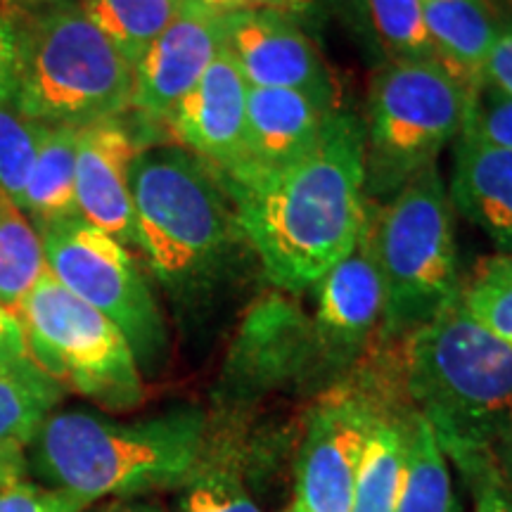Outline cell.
Here are the masks:
<instances>
[{
	"label": "cell",
	"instance_id": "6da1fadb",
	"mask_svg": "<svg viewBox=\"0 0 512 512\" xmlns=\"http://www.w3.org/2000/svg\"><path fill=\"white\" fill-rule=\"evenodd\" d=\"M226 190L268 283L283 292L316 287L366 226L361 121L339 110L297 162L228 183Z\"/></svg>",
	"mask_w": 512,
	"mask_h": 512
},
{
	"label": "cell",
	"instance_id": "7a4b0ae2",
	"mask_svg": "<svg viewBox=\"0 0 512 512\" xmlns=\"http://www.w3.org/2000/svg\"><path fill=\"white\" fill-rule=\"evenodd\" d=\"M403 380L448 463L491 489L496 446L512 427V347L456 297L406 337Z\"/></svg>",
	"mask_w": 512,
	"mask_h": 512
},
{
	"label": "cell",
	"instance_id": "3957f363",
	"mask_svg": "<svg viewBox=\"0 0 512 512\" xmlns=\"http://www.w3.org/2000/svg\"><path fill=\"white\" fill-rule=\"evenodd\" d=\"M209 420L200 408L114 420L91 411H53L31 441V465L53 489L86 503L178 489L200 458Z\"/></svg>",
	"mask_w": 512,
	"mask_h": 512
},
{
	"label": "cell",
	"instance_id": "277c9868",
	"mask_svg": "<svg viewBox=\"0 0 512 512\" xmlns=\"http://www.w3.org/2000/svg\"><path fill=\"white\" fill-rule=\"evenodd\" d=\"M131 197L136 249L159 283L181 299L214 290L245 240L221 176L183 147L155 143L133 162Z\"/></svg>",
	"mask_w": 512,
	"mask_h": 512
},
{
	"label": "cell",
	"instance_id": "5b68a950",
	"mask_svg": "<svg viewBox=\"0 0 512 512\" xmlns=\"http://www.w3.org/2000/svg\"><path fill=\"white\" fill-rule=\"evenodd\" d=\"M15 38V100L43 126L86 128L131 112L133 67L79 0H0Z\"/></svg>",
	"mask_w": 512,
	"mask_h": 512
},
{
	"label": "cell",
	"instance_id": "8992f818",
	"mask_svg": "<svg viewBox=\"0 0 512 512\" xmlns=\"http://www.w3.org/2000/svg\"><path fill=\"white\" fill-rule=\"evenodd\" d=\"M384 285L382 335L406 339L458 297L453 207L439 166L420 171L384 204L368 202Z\"/></svg>",
	"mask_w": 512,
	"mask_h": 512
},
{
	"label": "cell",
	"instance_id": "52a82bcc",
	"mask_svg": "<svg viewBox=\"0 0 512 512\" xmlns=\"http://www.w3.org/2000/svg\"><path fill=\"white\" fill-rule=\"evenodd\" d=\"M472 98L434 60L384 62L370 83L361 124L366 200L384 204L437 164L441 150L463 133Z\"/></svg>",
	"mask_w": 512,
	"mask_h": 512
},
{
	"label": "cell",
	"instance_id": "ba28073f",
	"mask_svg": "<svg viewBox=\"0 0 512 512\" xmlns=\"http://www.w3.org/2000/svg\"><path fill=\"white\" fill-rule=\"evenodd\" d=\"M29 358L67 392L105 411L126 413L145 399L131 344L110 318L43 271L17 311Z\"/></svg>",
	"mask_w": 512,
	"mask_h": 512
},
{
	"label": "cell",
	"instance_id": "9c48e42d",
	"mask_svg": "<svg viewBox=\"0 0 512 512\" xmlns=\"http://www.w3.org/2000/svg\"><path fill=\"white\" fill-rule=\"evenodd\" d=\"M38 233L46 268L57 283L117 325L140 373H157L169 351V335L152 287L128 247L81 216L55 221Z\"/></svg>",
	"mask_w": 512,
	"mask_h": 512
},
{
	"label": "cell",
	"instance_id": "30bf717a",
	"mask_svg": "<svg viewBox=\"0 0 512 512\" xmlns=\"http://www.w3.org/2000/svg\"><path fill=\"white\" fill-rule=\"evenodd\" d=\"M380 408L354 392L313 408L294 465L290 512H349L358 460Z\"/></svg>",
	"mask_w": 512,
	"mask_h": 512
},
{
	"label": "cell",
	"instance_id": "8fae6325",
	"mask_svg": "<svg viewBox=\"0 0 512 512\" xmlns=\"http://www.w3.org/2000/svg\"><path fill=\"white\" fill-rule=\"evenodd\" d=\"M226 50L249 88H285L337 105V88L323 55L297 17L278 10L223 15Z\"/></svg>",
	"mask_w": 512,
	"mask_h": 512
},
{
	"label": "cell",
	"instance_id": "7c38bea8",
	"mask_svg": "<svg viewBox=\"0 0 512 512\" xmlns=\"http://www.w3.org/2000/svg\"><path fill=\"white\" fill-rule=\"evenodd\" d=\"M226 48L223 15L183 0L174 22L133 69L131 112L155 133H166L176 107Z\"/></svg>",
	"mask_w": 512,
	"mask_h": 512
},
{
	"label": "cell",
	"instance_id": "4fadbf2b",
	"mask_svg": "<svg viewBox=\"0 0 512 512\" xmlns=\"http://www.w3.org/2000/svg\"><path fill=\"white\" fill-rule=\"evenodd\" d=\"M247 91L238 64L223 48L166 128L171 143L214 169L223 183L240 181L249 171Z\"/></svg>",
	"mask_w": 512,
	"mask_h": 512
},
{
	"label": "cell",
	"instance_id": "5bb4252c",
	"mask_svg": "<svg viewBox=\"0 0 512 512\" xmlns=\"http://www.w3.org/2000/svg\"><path fill=\"white\" fill-rule=\"evenodd\" d=\"M384 285L377 268L370 219L354 249L339 259L316 285V337L318 361L325 368H344L366 349L368 339L382 330Z\"/></svg>",
	"mask_w": 512,
	"mask_h": 512
},
{
	"label": "cell",
	"instance_id": "9a60e30c",
	"mask_svg": "<svg viewBox=\"0 0 512 512\" xmlns=\"http://www.w3.org/2000/svg\"><path fill=\"white\" fill-rule=\"evenodd\" d=\"M147 145L124 124V117L79 128L76 209L83 221L105 230L124 247H136L131 169Z\"/></svg>",
	"mask_w": 512,
	"mask_h": 512
},
{
	"label": "cell",
	"instance_id": "2e32d148",
	"mask_svg": "<svg viewBox=\"0 0 512 512\" xmlns=\"http://www.w3.org/2000/svg\"><path fill=\"white\" fill-rule=\"evenodd\" d=\"M320 366L311 320L287 299H266L242 323L228 358V380L242 394L278 387Z\"/></svg>",
	"mask_w": 512,
	"mask_h": 512
},
{
	"label": "cell",
	"instance_id": "e0dca14e",
	"mask_svg": "<svg viewBox=\"0 0 512 512\" xmlns=\"http://www.w3.org/2000/svg\"><path fill=\"white\" fill-rule=\"evenodd\" d=\"M339 107L285 88L247 91V176L266 174L297 162L323 138ZM240 178V181H245ZM238 183V181H235ZM228 185V183H226Z\"/></svg>",
	"mask_w": 512,
	"mask_h": 512
},
{
	"label": "cell",
	"instance_id": "ac0fdd59",
	"mask_svg": "<svg viewBox=\"0 0 512 512\" xmlns=\"http://www.w3.org/2000/svg\"><path fill=\"white\" fill-rule=\"evenodd\" d=\"M448 200L494 240L498 252H512V152L467 131L460 133Z\"/></svg>",
	"mask_w": 512,
	"mask_h": 512
},
{
	"label": "cell",
	"instance_id": "d6986e66",
	"mask_svg": "<svg viewBox=\"0 0 512 512\" xmlns=\"http://www.w3.org/2000/svg\"><path fill=\"white\" fill-rule=\"evenodd\" d=\"M434 60L475 95L505 17L491 0H420Z\"/></svg>",
	"mask_w": 512,
	"mask_h": 512
},
{
	"label": "cell",
	"instance_id": "ffe728a7",
	"mask_svg": "<svg viewBox=\"0 0 512 512\" xmlns=\"http://www.w3.org/2000/svg\"><path fill=\"white\" fill-rule=\"evenodd\" d=\"M62 399V387L31 358H0V484L15 482L24 448Z\"/></svg>",
	"mask_w": 512,
	"mask_h": 512
},
{
	"label": "cell",
	"instance_id": "44dd1931",
	"mask_svg": "<svg viewBox=\"0 0 512 512\" xmlns=\"http://www.w3.org/2000/svg\"><path fill=\"white\" fill-rule=\"evenodd\" d=\"M176 491V512H261L249 494L245 453L228 432H207L200 458Z\"/></svg>",
	"mask_w": 512,
	"mask_h": 512
},
{
	"label": "cell",
	"instance_id": "7402d4cb",
	"mask_svg": "<svg viewBox=\"0 0 512 512\" xmlns=\"http://www.w3.org/2000/svg\"><path fill=\"white\" fill-rule=\"evenodd\" d=\"M76 143L79 128L48 126L38 147L34 166L19 209L36 230L50 223L79 216L76 209Z\"/></svg>",
	"mask_w": 512,
	"mask_h": 512
},
{
	"label": "cell",
	"instance_id": "603a6c76",
	"mask_svg": "<svg viewBox=\"0 0 512 512\" xmlns=\"http://www.w3.org/2000/svg\"><path fill=\"white\" fill-rule=\"evenodd\" d=\"M406 422L377 411L358 460L349 512H394L406 472Z\"/></svg>",
	"mask_w": 512,
	"mask_h": 512
},
{
	"label": "cell",
	"instance_id": "cb8c5ba5",
	"mask_svg": "<svg viewBox=\"0 0 512 512\" xmlns=\"http://www.w3.org/2000/svg\"><path fill=\"white\" fill-rule=\"evenodd\" d=\"M406 472L394 512H456L446 453L420 413L406 422Z\"/></svg>",
	"mask_w": 512,
	"mask_h": 512
},
{
	"label": "cell",
	"instance_id": "d4e9b609",
	"mask_svg": "<svg viewBox=\"0 0 512 512\" xmlns=\"http://www.w3.org/2000/svg\"><path fill=\"white\" fill-rule=\"evenodd\" d=\"M83 12L133 69L174 22L183 0H79Z\"/></svg>",
	"mask_w": 512,
	"mask_h": 512
},
{
	"label": "cell",
	"instance_id": "484cf974",
	"mask_svg": "<svg viewBox=\"0 0 512 512\" xmlns=\"http://www.w3.org/2000/svg\"><path fill=\"white\" fill-rule=\"evenodd\" d=\"M43 271L41 233L19 204L0 192V304L17 313Z\"/></svg>",
	"mask_w": 512,
	"mask_h": 512
},
{
	"label": "cell",
	"instance_id": "4316f807",
	"mask_svg": "<svg viewBox=\"0 0 512 512\" xmlns=\"http://www.w3.org/2000/svg\"><path fill=\"white\" fill-rule=\"evenodd\" d=\"M458 299L467 316L512 347V252L479 259Z\"/></svg>",
	"mask_w": 512,
	"mask_h": 512
},
{
	"label": "cell",
	"instance_id": "83f0119b",
	"mask_svg": "<svg viewBox=\"0 0 512 512\" xmlns=\"http://www.w3.org/2000/svg\"><path fill=\"white\" fill-rule=\"evenodd\" d=\"M366 8L373 38L380 43L387 60H434L420 0H366Z\"/></svg>",
	"mask_w": 512,
	"mask_h": 512
},
{
	"label": "cell",
	"instance_id": "f1b7e54d",
	"mask_svg": "<svg viewBox=\"0 0 512 512\" xmlns=\"http://www.w3.org/2000/svg\"><path fill=\"white\" fill-rule=\"evenodd\" d=\"M48 126L38 124L17 105L15 95L0 100V192L19 204L36 152Z\"/></svg>",
	"mask_w": 512,
	"mask_h": 512
},
{
	"label": "cell",
	"instance_id": "f546056e",
	"mask_svg": "<svg viewBox=\"0 0 512 512\" xmlns=\"http://www.w3.org/2000/svg\"><path fill=\"white\" fill-rule=\"evenodd\" d=\"M463 131L512 152V98L484 83L470 102Z\"/></svg>",
	"mask_w": 512,
	"mask_h": 512
},
{
	"label": "cell",
	"instance_id": "4dcf8cb0",
	"mask_svg": "<svg viewBox=\"0 0 512 512\" xmlns=\"http://www.w3.org/2000/svg\"><path fill=\"white\" fill-rule=\"evenodd\" d=\"M91 503L53 486L29 484L22 479L0 484V512H83Z\"/></svg>",
	"mask_w": 512,
	"mask_h": 512
},
{
	"label": "cell",
	"instance_id": "1f68e13d",
	"mask_svg": "<svg viewBox=\"0 0 512 512\" xmlns=\"http://www.w3.org/2000/svg\"><path fill=\"white\" fill-rule=\"evenodd\" d=\"M204 10L216 12V15H235V12L249 10H278L292 17L309 15L320 0H190Z\"/></svg>",
	"mask_w": 512,
	"mask_h": 512
},
{
	"label": "cell",
	"instance_id": "d6a6232c",
	"mask_svg": "<svg viewBox=\"0 0 512 512\" xmlns=\"http://www.w3.org/2000/svg\"><path fill=\"white\" fill-rule=\"evenodd\" d=\"M484 83L512 98V19H505L501 34L491 48L484 67Z\"/></svg>",
	"mask_w": 512,
	"mask_h": 512
},
{
	"label": "cell",
	"instance_id": "836d02e7",
	"mask_svg": "<svg viewBox=\"0 0 512 512\" xmlns=\"http://www.w3.org/2000/svg\"><path fill=\"white\" fill-rule=\"evenodd\" d=\"M0 358H29L27 337L17 313L0 304Z\"/></svg>",
	"mask_w": 512,
	"mask_h": 512
},
{
	"label": "cell",
	"instance_id": "e575fe53",
	"mask_svg": "<svg viewBox=\"0 0 512 512\" xmlns=\"http://www.w3.org/2000/svg\"><path fill=\"white\" fill-rule=\"evenodd\" d=\"M15 72H17V55H15V38H12L10 24L0 10V100L15 95Z\"/></svg>",
	"mask_w": 512,
	"mask_h": 512
},
{
	"label": "cell",
	"instance_id": "d590c367",
	"mask_svg": "<svg viewBox=\"0 0 512 512\" xmlns=\"http://www.w3.org/2000/svg\"><path fill=\"white\" fill-rule=\"evenodd\" d=\"M328 3L339 12V15L344 17V22L351 24V29H354L356 34H361V36L370 38V41H375L373 29H370L366 0H328Z\"/></svg>",
	"mask_w": 512,
	"mask_h": 512
},
{
	"label": "cell",
	"instance_id": "8d00e7d4",
	"mask_svg": "<svg viewBox=\"0 0 512 512\" xmlns=\"http://www.w3.org/2000/svg\"><path fill=\"white\" fill-rule=\"evenodd\" d=\"M496 479H501L512 494V427L496 446Z\"/></svg>",
	"mask_w": 512,
	"mask_h": 512
},
{
	"label": "cell",
	"instance_id": "74e56055",
	"mask_svg": "<svg viewBox=\"0 0 512 512\" xmlns=\"http://www.w3.org/2000/svg\"><path fill=\"white\" fill-rule=\"evenodd\" d=\"M472 512H512V498H508L496 486L482 491V498H479L477 508Z\"/></svg>",
	"mask_w": 512,
	"mask_h": 512
},
{
	"label": "cell",
	"instance_id": "f35d334b",
	"mask_svg": "<svg viewBox=\"0 0 512 512\" xmlns=\"http://www.w3.org/2000/svg\"><path fill=\"white\" fill-rule=\"evenodd\" d=\"M100 512H162V510L152 503H138L131 498V501H114L112 505H107V508H102Z\"/></svg>",
	"mask_w": 512,
	"mask_h": 512
},
{
	"label": "cell",
	"instance_id": "ab89813d",
	"mask_svg": "<svg viewBox=\"0 0 512 512\" xmlns=\"http://www.w3.org/2000/svg\"><path fill=\"white\" fill-rule=\"evenodd\" d=\"M285 512H290V508H287V510H285Z\"/></svg>",
	"mask_w": 512,
	"mask_h": 512
}]
</instances>
